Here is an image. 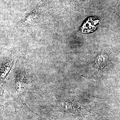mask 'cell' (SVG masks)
Wrapping results in <instances>:
<instances>
[{
	"label": "cell",
	"instance_id": "cell-1",
	"mask_svg": "<svg viewBox=\"0 0 120 120\" xmlns=\"http://www.w3.org/2000/svg\"><path fill=\"white\" fill-rule=\"evenodd\" d=\"M15 59L12 54H9L1 60V79H4L15 62Z\"/></svg>",
	"mask_w": 120,
	"mask_h": 120
}]
</instances>
